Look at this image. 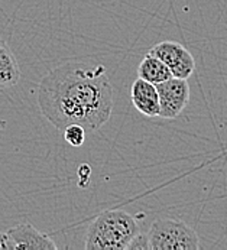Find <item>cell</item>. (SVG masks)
Returning <instances> with one entry per match:
<instances>
[{
	"label": "cell",
	"mask_w": 227,
	"mask_h": 250,
	"mask_svg": "<svg viewBox=\"0 0 227 250\" xmlns=\"http://www.w3.org/2000/svg\"><path fill=\"white\" fill-rule=\"evenodd\" d=\"M38 104L57 129L80 125L97 130L113 111V87L106 67L87 61H68L51 70L39 83Z\"/></svg>",
	"instance_id": "cell-1"
},
{
	"label": "cell",
	"mask_w": 227,
	"mask_h": 250,
	"mask_svg": "<svg viewBox=\"0 0 227 250\" xmlns=\"http://www.w3.org/2000/svg\"><path fill=\"white\" fill-rule=\"evenodd\" d=\"M139 233L136 220L122 210H106L88 226L84 248L87 250H126Z\"/></svg>",
	"instance_id": "cell-2"
},
{
	"label": "cell",
	"mask_w": 227,
	"mask_h": 250,
	"mask_svg": "<svg viewBox=\"0 0 227 250\" xmlns=\"http://www.w3.org/2000/svg\"><path fill=\"white\" fill-rule=\"evenodd\" d=\"M151 250H197L200 239L187 223L178 218H158L148 231Z\"/></svg>",
	"instance_id": "cell-3"
},
{
	"label": "cell",
	"mask_w": 227,
	"mask_h": 250,
	"mask_svg": "<svg viewBox=\"0 0 227 250\" xmlns=\"http://www.w3.org/2000/svg\"><path fill=\"white\" fill-rule=\"evenodd\" d=\"M155 87L159 97V117L168 120L178 117L189 102L188 80L171 77Z\"/></svg>",
	"instance_id": "cell-4"
},
{
	"label": "cell",
	"mask_w": 227,
	"mask_h": 250,
	"mask_svg": "<svg viewBox=\"0 0 227 250\" xmlns=\"http://www.w3.org/2000/svg\"><path fill=\"white\" fill-rule=\"evenodd\" d=\"M149 54L159 58L172 72V77L188 80L195 70V61L188 49L175 41H164L149 49Z\"/></svg>",
	"instance_id": "cell-5"
},
{
	"label": "cell",
	"mask_w": 227,
	"mask_h": 250,
	"mask_svg": "<svg viewBox=\"0 0 227 250\" xmlns=\"http://www.w3.org/2000/svg\"><path fill=\"white\" fill-rule=\"evenodd\" d=\"M7 233L15 243V249L57 250V245L32 224H18L7 230Z\"/></svg>",
	"instance_id": "cell-6"
},
{
	"label": "cell",
	"mask_w": 227,
	"mask_h": 250,
	"mask_svg": "<svg viewBox=\"0 0 227 250\" xmlns=\"http://www.w3.org/2000/svg\"><path fill=\"white\" fill-rule=\"evenodd\" d=\"M130 99L132 104L141 114L146 117H159V97L153 84L138 77L132 84Z\"/></svg>",
	"instance_id": "cell-7"
},
{
	"label": "cell",
	"mask_w": 227,
	"mask_h": 250,
	"mask_svg": "<svg viewBox=\"0 0 227 250\" xmlns=\"http://www.w3.org/2000/svg\"><path fill=\"white\" fill-rule=\"evenodd\" d=\"M21 80V68L10 46L0 38V90L15 85Z\"/></svg>",
	"instance_id": "cell-8"
},
{
	"label": "cell",
	"mask_w": 227,
	"mask_h": 250,
	"mask_svg": "<svg viewBox=\"0 0 227 250\" xmlns=\"http://www.w3.org/2000/svg\"><path fill=\"white\" fill-rule=\"evenodd\" d=\"M138 77L156 85V84L164 83L168 78H171L172 72L159 58L153 57L152 54L148 52L138 67Z\"/></svg>",
	"instance_id": "cell-9"
},
{
	"label": "cell",
	"mask_w": 227,
	"mask_h": 250,
	"mask_svg": "<svg viewBox=\"0 0 227 250\" xmlns=\"http://www.w3.org/2000/svg\"><path fill=\"white\" fill-rule=\"evenodd\" d=\"M64 132V139L74 147L83 146L85 141V129L80 125H68L67 127L62 129Z\"/></svg>",
	"instance_id": "cell-10"
},
{
	"label": "cell",
	"mask_w": 227,
	"mask_h": 250,
	"mask_svg": "<svg viewBox=\"0 0 227 250\" xmlns=\"http://www.w3.org/2000/svg\"><path fill=\"white\" fill-rule=\"evenodd\" d=\"M146 250L149 249V243H148V236L146 234H141V233H138L133 239H132V242L129 243V246H127V249L126 250Z\"/></svg>",
	"instance_id": "cell-11"
},
{
	"label": "cell",
	"mask_w": 227,
	"mask_h": 250,
	"mask_svg": "<svg viewBox=\"0 0 227 250\" xmlns=\"http://www.w3.org/2000/svg\"><path fill=\"white\" fill-rule=\"evenodd\" d=\"M15 243L7 231H0V250H13Z\"/></svg>",
	"instance_id": "cell-12"
}]
</instances>
